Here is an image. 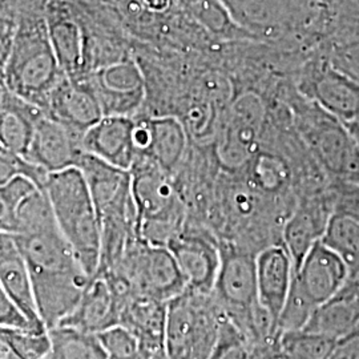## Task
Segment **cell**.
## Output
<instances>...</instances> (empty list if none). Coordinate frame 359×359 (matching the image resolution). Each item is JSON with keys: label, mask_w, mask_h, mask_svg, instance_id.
Instances as JSON below:
<instances>
[{"label": "cell", "mask_w": 359, "mask_h": 359, "mask_svg": "<svg viewBox=\"0 0 359 359\" xmlns=\"http://www.w3.org/2000/svg\"><path fill=\"white\" fill-rule=\"evenodd\" d=\"M13 234L26 259L39 317L48 332L76 308L93 277L80 264L53 213L23 224Z\"/></svg>", "instance_id": "1"}, {"label": "cell", "mask_w": 359, "mask_h": 359, "mask_svg": "<svg viewBox=\"0 0 359 359\" xmlns=\"http://www.w3.org/2000/svg\"><path fill=\"white\" fill-rule=\"evenodd\" d=\"M4 87L43 111L65 72L52 47L48 23L40 16H23L16 25L4 65Z\"/></svg>", "instance_id": "2"}, {"label": "cell", "mask_w": 359, "mask_h": 359, "mask_svg": "<svg viewBox=\"0 0 359 359\" xmlns=\"http://www.w3.org/2000/svg\"><path fill=\"white\" fill-rule=\"evenodd\" d=\"M56 224L80 264L95 277L102 253V231L87 181L77 168L48 175L43 188Z\"/></svg>", "instance_id": "3"}, {"label": "cell", "mask_w": 359, "mask_h": 359, "mask_svg": "<svg viewBox=\"0 0 359 359\" xmlns=\"http://www.w3.org/2000/svg\"><path fill=\"white\" fill-rule=\"evenodd\" d=\"M130 173L137 233L144 241L168 246L184 231L185 205L172 176L144 156H137Z\"/></svg>", "instance_id": "4"}, {"label": "cell", "mask_w": 359, "mask_h": 359, "mask_svg": "<svg viewBox=\"0 0 359 359\" xmlns=\"http://www.w3.org/2000/svg\"><path fill=\"white\" fill-rule=\"evenodd\" d=\"M226 316L212 293L187 287L167 304L164 353L167 359H208L217 345Z\"/></svg>", "instance_id": "5"}, {"label": "cell", "mask_w": 359, "mask_h": 359, "mask_svg": "<svg viewBox=\"0 0 359 359\" xmlns=\"http://www.w3.org/2000/svg\"><path fill=\"white\" fill-rule=\"evenodd\" d=\"M105 273L123 276L135 292L163 302L170 301L187 289L185 278L172 252L167 246L149 244L142 237L129 245L115 269Z\"/></svg>", "instance_id": "6"}, {"label": "cell", "mask_w": 359, "mask_h": 359, "mask_svg": "<svg viewBox=\"0 0 359 359\" xmlns=\"http://www.w3.org/2000/svg\"><path fill=\"white\" fill-rule=\"evenodd\" d=\"M301 111L299 129L322 167L337 179L359 180V149L346 127L321 107L310 102Z\"/></svg>", "instance_id": "7"}, {"label": "cell", "mask_w": 359, "mask_h": 359, "mask_svg": "<svg viewBox=\"0 0 359 359\" xmlns=\"http://www.w3.org/2000/svg\"><path fill=\"white\" fill-rule=\"evenodd\" d=\"M265 108L255 93H245L231 105L218 135L217 157L231 170H238L259 151Z\"/></svg>", "instance_id": "8"}, {"label": "cell", "mask_w": 359, "mask_h": 359, "mask_svg": "<svg viewBox=\"0 0 359 359\" xmlns=\"http://www.w3.org/2000/svg\"><path fill=\"white\" fill-rule=\"evenodd\" d=\"M88 80L104 116L132 117L144 102V79L139 67L130 60L100 68Z\"/></svg>", "instance_id": "9"}, {"label": "cell", "mask_w": 359, "mask_h": 359, "mask_svg": "<svg viewBox=\"0 0 359 359\" xmlns=\"http://www.w3.org/2000/svg\"><path fill=\"white\" fill-rule=\"evenodd\" d=\"M81 139V135L44 114L35 126L25 158L48 175L76 168L80 156L84 154Z\"/></svg>", "instance_id": "10"}, {"label": "cell", "mask_w": 359, "mask_h": 359, "mask_svg": "<svg viewBox=\"0 0 359 359\" xmlns=\"http://www.w3.org/2000/svg\"><path fill=\"white\" fill-rule=\"evenodd\" d=\"M44 114L81 136L104 116L90 80L67 76L52 92Z\"/></svg>", "instance_id": "11"}, {"label": "cell", "mask_w": 359, "mask_h": 359, "mask_svg": "<svg viewBox=\"0 0 359 359\" xmlns=\"http://www.w3.org/2000/svg\"><path fill=\"white\" fill-rule=\"evenodd\" d=\"M294 278L318 308L346 285L350 269L342 257L320 240L294 270Z\"/></svg>", "instance_id": "12"}, {"label": "cell", "mask_w": 359, "mask_h": 359, "mask_svg": "<svg viewBox=\"0 0 359 359\" xmlns=\"http://www.w3.org/2000/svg\"><path fill=\"white\" fill-rule=\"evenodd\" d=\"M167 248L176 258L187 287L210 294L221 265V250L216 244L184 228Z\"/></svg>", "instance_id": "13"}, {"label": "cell", "mask_w": 359, "mask_h": 359, "mask_svg": "<svg viewBox=\"0 0 359 359\" xmlns=\"http://www.w3.org/2000/svg\"><path fill=\"white\" fill-rule=\"evenodd\" d=\"M310 102L341 121L347 129L359 121V84L330 63L316 69L306 86Z\"/></svg>", "instance_id": "14"}, {"label": "cell", "mask_w": 359, "mask_h": 359, "mask_svg": "<svg viewBox=\"0 0 359 359\" xmlns=\"http://www.w3.org/2000/svg\"><path fill=\"white\" fill-rule=\"evenodd\" d=\"M135 121L127 116H103L83 135V151L114 167L130 170L137 156Z\"/></svg>", "instance_id": "15"}, {"label": "cell", "mask_w": 359, "mask_h": 359, "mask_svg": "<svg viewBox=\"0 0 359 359\" xmlns=\"http://www.w3.org/2000/svg\"><path fill=\"white\" fill-rule=\"evenodd\" d=\"M167 304L135 292L118 308V325L137 338L147 359L164 353Z\"/></svg>", "instance_id": "16"}, {"label": "cell", "mask_w": 359, "mask_h": 359, "mask_svg": "<svg viewBox=\"0 0 359 359\" xmlns=\"http://www.w3.org/2000/svg\"><path fill=\"white\" fill-rule=\"evenodd\" d=\"M258 301L278 326V318L289 294L294 265L283 245H271L256 256Z\"/></svg>", "instance_id": "17"}, {"label": "cell", "mask_w": 359, "mask_h": 359, "mask_svg": "<svg viewBox=\"0 0 359 359\" xmlns=\"http://www.w3.org/2000/svg\"><path fill=\"white\" fill-rule=\"evenodd\" d=\"M0 283L35 330L47 332L39 317L26 259L13 233L0 231Z\"/></svg>", "instance_id": "18"}, {"label": "cell", "mask_w": 359, "mask_h": 359, "mask_svg": "<svg viewBox=\"0 0 359 359\" xmlns=\"http://www.w3.org/2000/svg\"><path fill=\"white\" fill-rule=\"evenodd\" d=\"M118 325V304L111 286L95 276L74 309L57 326H69L87 333L100 334Z\"/></svg>", "instance_id": "19"}, {"label": "cell", "mask_w": 359, "mask_h": 359, "mask_svg": "<svg viewBox=\"0 0 359 359\" xmlns=\"http://www.w3.org/2000/svg\"><path fill=\"white\" fill-rule=\"evenodd\" d=\"M358 326L359 281L350 278L338 293L316 309L304 330L337 341Z\"/></svg>", "instance_id": "20"}, {"label": "cell", "mask_w": 359, "mask_h": 359, "mask_svg": "<svg viewBox=\"0 0 359 359\" xmlns=\"http://www.w3.org/2000/svg\"><path fill=\"white\" fill-rule=\"evenodd\" d=\"M44 111L6 90L0 95V144L25 157L34 129Z\"/></svg>", "instance_id": "21"}, {"label": "cell", "mask_w": 359, "mask_h": 359, "mask_svg": "<svg viewBox=\"0 0 359 359\" xmlns=\"http://www.w3.org/2000/svg\"><path fill=\"white\" fill-rule=\"evenodd\" d=\"M148 142L142 154L160 169L173 175L187 149V133L177 118L165 116L147 118Z\"/></svg>", "instance_id": "22"}, {"label": "cell", "mask_w": 359, "mask_h": 359, "mask_svg": "<svg viewBox=\"0 0 359 359\" xmlns=\"http://www.w3.org/2000/svg\"><path fill=\"white\" fill-rule=\"evenodd\" d=\"M330 215L323 208H301L287 219L283 228V243L293 261L294 270L301 265L311 246L321 240Z\"/></svg>", "instance_id": "23"}, {"label": "cell", "mask_w": 359, "mask_h": 359, "mask_svg": "<svg viewBox=\"0 0 359 359\" xmlns=\"http://www.w3.org/2000/svg\"><path fill=\"white\" fill-rule=\"evenodd\" d=\"M55 55L67 77L77 79L84 65V36L76 22L57 16L47 20Z\"/></svg>", "instance_id": "24"}, {"label": "cell", "mask_w": 359, "mask_h": 359, "mask_svg": "<svg viewBox=\"0 0 359 359\" xmlns=\"http://www.w3.org/2000/svg\"><path fill=\"white\" fill-rule=\"evenodd\" d=\"M321 241L345 259L350 278L359 274V218L345 210L334 209L327 219Z\"/></svg>", "instance_id": "25"}, {"label": "cell", "mask_w": 359, "mask_h": 359, "mask_svg": "<svg viewBox=\"0 0 359 359\" xmlns=\"http://www.w3.org/2000/svg\"><path fill=\"white\" fill-rule=\"evenodd\" d=\"M48 359H108L97 334L81 332L69 326L48 330Z\"/></svg>", "instance_id": "26"}, {"label": "cell", "mask_w": 359, "mask_h": 359, "mask_svg": "<svg viewBox=\"0 0 359 359\" xmlns=\"http://www.w3.org/2000/svg\"><path fill=\"white\" fill-rule=\"evenodd\" d=\"M246 182L257 193L276 194L289 185L290 168L278 154L258 151L245 165Z\"/></svg>", "instance_id": "27"}, {"label": "cell", "mask_w": 359, "mask_h": 359, "mask_svg": "<svg viewBox=\"0 0 359 359\" xmlns=\"http://www.w3.org/2000/svg\"><path fill=\"white\" fill-rule=\"evenodd\" d=\"M48 351V332L0 326V359H44Z\"/></svg>", "instance_id": "28"}, {"label": "cell", "mask_w": 359, "mask_h": 359, "mask_svg": "<svg viewBox=\"0 0 359 359\" xmlns=\"http://www.w3.org/2000/svg\"><path fill=\"white\" fill-rule=\"evenodd\" d=\"M335 339L306 330L280 334V346L292 359H329Z\"/></svg>", "instance_id": "29"}, {"label": "cell", "mask_w": 359, "mask_h": 359, "mask_svg": "<svg viewBox=\"0 0 359 359\" xmlns=\"http://www.w3.org/2000/svg\"><path fill=\"white\" fill-rule=\"evenodd\" d=\"M316 309L317 306L305 294L293 276L289 294L278 318V333L304 330Z\"/></svg>", "instance_id": "30"}, {"label": "cell", "mask_w": 359, "mask_h": 359, "mask_svg": "<svg viewBox=\"0 0 359 359\" xmlns=\"http://www.w3.org/2000/svg\"><path fill=\"white\" fill-rule=\"evenodd\" d=\"M36 188L39 187L25 176H19L6 185H0V231H15L19 205Z\"/></svg>", "instance_id": "31"}, {"label": "cell", "mask_w": 359, "mask_h": 359, "mask_svg": "<svg viewBox=\"0 0 359 359\" xmlns=\"http://www.w3.org/2000/svg\"><path fill=\"white\" fill-rule=\"evenodd\" d=\"M193 16L213 34H228L234 22L219 0H184Z\"/></svg>", "instance_id": "32"}, {"label": "cell", "mask_w": 359, "mask_h": 359, "mask_svg": "<svg viewBox=\"0 0 359 359\" xmlns=\"http://www.w3.org/2000/svg\"><path fill=\"white\" fill-rule=\"evenodd\" d=\"M19 176L31 180L36 187L43 189L48 173L29 163L20 154H11L8 151L0 152V185H6Z\"/></svg>", "instance_id": "33"}, {"label": "cell", "mask_w": 359, "mask_h": 359, "mask_svg": "<svg viewBox=\"0 0 359 359\" xmlns=\"http://www.w3.org/2000/svg\"><path fill=\"white\" fill-rule=\"evenodd\" d=\"M97 335L108 354V359H147L142 355L137 338L120 325Z\"/></svg>", "instance_id": "34"}, {"label": "cell", "mask_w": 359, "mask_h": 359, "mask_svg": "<svg viewBox=\"0 0 359 359\" xmlns=\"http://www.w3.org/2000/svg\"><path fill=\"white\" fill-rule=\"evenodd\" d=\"M208 359H250V345L228 318L222 323L217 345Z\"/></svg>", "instance_id": "35"}, {"label": "cell", "mask_w": 359, "mask_h": 359, "mask_svg": "<svg viewBox=\"0 0 359 359\" xmlns=\"http://www.w3.org/2000/svg\"><path fill=\"white\" fill-rule=\"evenodd\" d=\"M234 22L245 26H261L269 20L270 0H219Z\"/></svg>", "instance_id": "36"}, {"label": "cell", "mask_w": 359, "mask_h": 359, "mask_svg": "<svg viewBox=\"0 0 359 359\" xmlns=\"http://www.w3.org/2000/svg\"><path fill=\"white\" fill-rule=\"evenodd\" d=\"M329 63L359 84V39L338 44L332 51Z\"/></svg>", "instance_id": "37"}, {"label": "cell", "mask_w": 359, "mask_h": 359, "mask_svg": "<svg viewBox=\"0 0 359 359\" xmlns=\"http://www.w3.org/2000/svg\"><path fill=\"white\" fill-rule=\"evenodd\" d=\"M0 326L35 330L31 322L28 321L23 311L15 304V301L7 293V290L3 287L1 283H0Z\"/></svg>", "instance_id": "38"}, {"label": "cell", "mask_w": 359, "mask_h": 359, "mask_svg": "<svg viewBox=\"0 0 359 359\" xmlns=\"http://www.w3.org/2000/svg\"><path fill=\"white\" fill-rule=\"evenodd\" d=\"M16 25L18 22H15V16L8 15L6 11H0V95L7 90L4 87L3 72L11 48Z\"/></svg>", "instance_id": "39"}, {"label": "cell", "mask_w": 359, "mask_h": 359, "mask_svg": "<svg viewBox=\"0 0 359 359\" xmlns=\"http://www.w3.org/2000/svg\"><path fill=\"white\" fill-rule=\"evenodd\" d=\"M334 209L345 210L359 218V182L339 180Z\"/></svg>", "instance_id": "40"}, {"label": "cell", "mask_w": 359, "mask_h": 359, "mask_svg": "<svg viewBox=\"0 0 359 359\" xmlns=\"http://www.w3.org/2000/svg\"><path fill=\"white\" fill-rule=\"evenodd\" d=\"M329 359H359V326L337 339Z\"/></svg>", "instance_id": "41"}, {"label": "cell", "mask_w": 359, "mask_h": 359, "mask_svg": "<svg viewBox=\"0 0 359 359\" xmlns=\"http://www.w3.org/2000/svg\"><path fill=\"white\" fill-rule=\"evenodd\" d=\"M250 359H292L280 346V338L250 346Z\"/></svg>", "instance_id": "42"}, {"label": "cell", "mask_w": 359, "mask_h": 359, "mask_svg": "<svg viewBox=\"0 0 359 359\" xmlns=\"http://www.w3.org/2000/svg\"><path fill=\"white\" fill-rule=\"evenodd\" d=\"M347 130H348L350 135L353 136V139H354V142L357 144V147H358L359 149V121L355 126H353L351 128L347 129Z\"/></svg>", "instance_id": "43"}, {"label": "cell", "mask_w": 359, "mask_h": 359, "mask_svg": "<svg viewBox=\"0 0 359 359\" xmlns=\"http://www.w3.org/2000/svg\"><path fill=\"white\" fill-rule=\"evenodd\" d=\"M348 1H350V4L353 6L354 11L359 15V0H348Z\"/></svg>", "instance_id": "44"}, {"label": "cell", "mask_w": 359, "mask_h": 359, "mask_svg": "<svg viewBox=\"0 0 359 359\" xmlns=\"http://www.w3.org/2000/svg\"><path fill=\"white\" fill-rule=\"evenodd\" d=\"M152 359H167V357H165V353H161V354L156 355V357H154V358Z\"/></svg>", "instance_id": "45"}, {"label": "cell", "mask_w": 359, "mask_h": 359, "mask_svg": "<svg viewBox=\"0 0 359 359\" xmlns=\"http://www.w3.org/2000/svg\"><path fill=\"white\" fill-rule=\"evenodd\" d=\"M4 151H6V149H4V148H3V145L0 144V152H4Z\"/></svg>", "instance_id": "46"}, {"label": "cell", "mask_w": 359, "mask_h": 359, "mask_svg": "<svg viewBox=\"0 0 359 359\" xmlns=\"http://www.w3.org/2000/svg\"><path fill=\"white\" fill-rule=\"evenodd\" d=\"M354 278H357V280H358V281H359V274H358V276H355V277H354Z\"/></svg>", "instance_id": "47"}, {"label": "cell", "mask_w": 359, "mask_h": 359, "mask_svg": "<svg viewBox=\"0 0 359 359\" xmlns=\"http://www.w3.org/2000/svg\"><path fill=\"white\" fill-rule=\"evenodd\" d=\"M44 359H48V357H46V358H44Z\"/></svg>", "instance_id": "48"}]
</instances>
